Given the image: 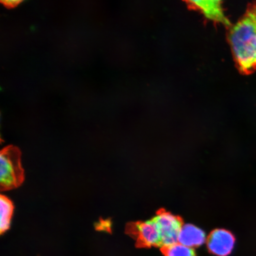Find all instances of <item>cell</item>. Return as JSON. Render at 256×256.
Masks as SVG:
<instances>
[{"mask_svg":"<svg viewBox=\"0 0 256 256\" xmlns=\"http://www.w3.org/2000/svg\"><path fill=\"white\" fill-rule=\"evenodd\" d=\"M234 58L240 71L250 74L256 71V2L234 25L229 34Z\"/></svg>","mask_w":256,"mask_h":256,"instance_id":"cell-1","label":"cell"},{"mask_svg":"<svg viewBox=\"0 0 256 256\" xmlns=\"http://www.w3.org/2000/svg\"><path fill=\"white\" fill-rule=\"evenodd\" d=\"M24 170L22 164V152L18 147L8 146L0 152V190H15L23 184Z\"/></svg>","mask_w":256,"mask_h":256,"instance_id":"cell-2","label":"cell"},{"mask_svg":"<svg viewBox=\"0 0 256 256\" xmlns=\"http://www.w3.org/2000/svg\"><path fill=\"white\" fill-rule=\"evenodd\" d=\"M126 232L136 240L138 248L162 247L161 236L154 220L129 224Z\"/></svg>","mask_w":256,"mask_h":256,"instance_id":"cell-3","label":"cell"},{"mask_svg":"<svg viewBox=\"0 0 256 256\" xmlns=\"http://www.w3.org/2000/svg\"><path fill=\"white\" fill-rule=\"evenodd\" d=\"M154 220L158 226L162 248L178 242L179 232L183 226L180 218L170 213L162 211Z\"/></svg>","mask_w":256,"mask_h":256,"instance_id":"cell-4","label":"cell"},{"mask_svg":"<svg viewBox=\"0 0 256 256\" xmlns=\"http://www.w3.org/2000/svg\"><path fill=\"white\" fill-rule=\"evenodd\" d=\"M234 236L227 230L216 229L210 234L207 239L208 250L214 255L227 256L234 248Z\"/></svg>","mask_w":256,"mask_h":256,"instance_id":"cell-5","label":"cell"},{"mask_svg":"<svg viewBox=\"0 0 256 256\" xmlns=\"http://www.w3.org/2000/svg\"><path fill=\"white\" fill-rule=\"evenodd\" d=\"M191 6L199 10L206 18L218 23L229 24L220 1H192Z\"/></svg>","mask_w":256,"mask_h":256,"instance_id":"cell-6","label":"cell"},{"mask_svg":"<svg viewBox=\"0 0 256 256\" xmlns=\"http://www.w3.org/2000/svg\"><path fill=\"white\" fill-rule=\"evenodd\" d=\"M206 241V233L192 224H185L179 232L178 242L192 248L199 247Z\"/></svg>","mask_w":256,"mask_h":256,"instance_id":"cell-7","label":"cell"},{"mask_svg":"<svg viewBox=\"0 0 256 256\" xmlns=\"http://www.w3.org/2000/svg\"><path fill=\"white\" fill-rule=\"evenodd\" d=\"M0 233L3 234L10 228L12 216H14V206L11 200L5 195L0 196Z\"/></svg>","mask_w":256,"mask_h":256,"instance_id":"cell-8","label":"cell"},{"mask_svg":"<svg viewBox=\"0 0 256 256\" xmlns=\"http://www.w3.org/2000/svg\"><path fill=\"white\" fill-rule=\"evenodd\" d=\"M162 252L164 256H196L194 248H188L178 242L162 248Z\"/></svg>","mask_w":256,"mask_h":256,"instance_id":"cell-9","label":"cell"},{"mask_svg":"<svg viewBox=\"0 0 256 256\" xmlns=\"http://www.w3.org/2000/svg\"><path fill=\"white\" fill-rule=\"evenodd\" d=\"M96 229L100 230V231H105L107 232H111V222L110 220H104L100 219L99 222L96 224Z\"/></svg>","mask_w":256,"mask_h":256,"instance_id":"cell-10","label":"cell"},{"mask_svg":"<svg viewBox=\"0 0 256 256\" xmlns=\"http://www.w3.org/2000/svg\"><path fill=\"white\" fill-rule=\"evenodd\" d=\"M23 2V1H21V0H14V1H1L2 4H3V6H4L6 8H7L8 9H12L14 8L17 6H18L19 4H20Z\"/></svg>","mask_w":256,"mask_h":256,"instance_id":"cell-11","label":"cell"}]
</instances>
